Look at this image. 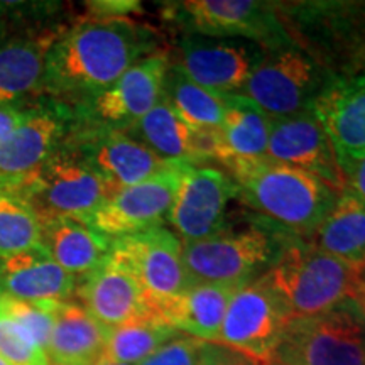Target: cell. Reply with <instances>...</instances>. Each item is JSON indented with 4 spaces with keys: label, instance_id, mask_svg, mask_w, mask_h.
<instances>
[{
    "label": "cell",
    "instance_id": "1",
    "mask_svg": "<svg viewBox=\"0 0 365 365\" xmlns=\"http://www.w3.org/2000/svg\"><path fill=\"white\" fill-rule=\"evenodd\" d=\"M156 38L129 17H90L61 33L48 51L41 95L76 105L153 54Z\"/></svg>",
    "mask_w": 365,
    "mask_h": 365
},
{
    "label": "cell",
    "instance_id": "2",
    "mask_svg": "<svg viewBox=\"0 0 365 365\" xmlns=\"http://www.w3.org/2000/svg\"><path fill=\"white\" fill-rule=\"evenodd\" d=\"M227 170L242 202L291 235H313L340 195L314 175L267 158Z\"/></svg>",
    "mask_w": 365,
    "mask_h": 365
},
{
    "label": "cell",
    "instance_id": "3",
    "mask_svg": "<svg viewBox=\"0 0 365 365\" xmlns=\"http://www.w3.org/2000/svg\"><path fill=\"white\" fill-rule=\"evenodd\" d=\"M296 46L336 78L365 73V2H276Z\"/></svg>",
    "mask_w": 365,
    "mask_h": 365
},
{
    "label": "cell",
    "instance_id": "4",
    "mask_svg": "<svg viewBox=\"0 0 365 365\" xmlns=\"http://www.w3.org/2000/svg\"><path fill=\"white\" fill-rule=\"evenodd\" d=\"M291 319L314 317L350 299L362 272L313 244L291 239L264 272Z\"/></svg>",
    "mask_w": 365,
    "mask_h": 365
},
{
    "label": "cell",
    "instance_id": "5",
    "mask_svg": "<svg viewBox=\"0 0 365 365\" xmlns=\"http://www.w3.org/2000/svg\"><path fill=\"white\" fill-rule=\"evenodd\" d=\"M276 225L252 223L227 228L202 240L182 242V264L190 284H249L269 271L291 239Z\"/></svg>",
    "mask_w": 365,
    "mask_h": 365
},
{
    "label": "cell",
    "instance_id": "6",
    "mask_svg": "<svg viewBox=\"0 0 365 365\" xmlns=\"http://www.w3.org/2000/svg\"><path fill=\"white\" fill-rule=\"evenodd\" d=\"M166 12L168 19L176 22L186 34L249 41L267 53L294 44L277 12L276 2L188 0L168 4Z\"/></svg>",
    "mask_w": 365,
    "mask_h": 365
},
{
    "label": "cell",
    "instance_id": "7",
    "mask_svg": "<svg viewBox=\"0 0 365 365\" xmlns=\"http://www.w3.org/2000/svg\"><path fill=\"white\" fill-rule=\"evenodd\" d=\"M282 365H365V318L352 299L291 319L277 349Z\"/></svg>",
    "mask_w": 365,
    "mask_h": 365
},
{
    "label": "cell",
    "instance_id": "8",
    "mask_svg": "<svg viewBox=\"0 0 365 365\" xmlns=\"http://www.w3.org/2000/svg\"><path fill=\"white\" fill-rule=\"evenodd\" d=\"M336 76L299 46L267 53L255 68L242 95L271 118L312 110L313 103Z\"/></svg>",
    "mask_w": 365,
    "mask_h": 365
},
{
    "label": "cell",
    "instance_id": "9",
    "mask_svg": "<svg viewBox=\"0 0 365 365\" xmlns=\"http://www.w3.org/2000/svg\"><path fill=\"white\" fill-rule=\"evenodd\" d=\"M17 195L33 205L39 218L73 217L85 222L115 191L63 143Z\"/></svg>",
    "mask_w": 365,
    "mask_h": 365
},
{
    "label": "cell",
    "instance_id": "10",
    "mask_svg": "<svg viewBox=\"0 0 365 365\" xmlns=\"http://www.w3.org/2000/svg\"><path fill=\"white\" fill-rule=\"evenodd\" d=\"M73 125L71 105L46 95L29 100L22 124L0 143V190L19 193L24 182L65 143Z\"/></svg>",
    "mask_w": 365,
    "mask_h": 365
},
{
    "label": "cell",
    "instance_id": "11",
    "mask_svg": "<svg viewBox=\"0 0 365 365\" xmlns=\"http://www.w3.org/2000/svg\"><path fill=\"white\" fill-rule=\"evenodd\" d=\"M289 322L284 304L262 274L232 296L215 344L271 365Z\"/></svg>",
    "mask_w": 365,
    "mask_h": 365
},
{
    "label": "cell",
    "instance_id": "12",
    "mask_svg": "<svg viewBox=\"0 0 365 365\" xmlns=\"http://www.w3.org/2000/svg\"><path fill=\"white\" fill-rule=\"evenodd\" d=\"M170 65L166 53H153L140 59L100 93L71 105L75 125L130 129L163 98Z\"/></svg>",
    "mask_w": 365,
    "mask_h": 365
},
{
    "label": "cell",
    "instance_id": "13",
    "mask_svg": "<svg viewBox=\"0 0 365 365\" xmlns=\"http://www.w3.org/2000/svg\"><path fill=\"white\" fill-rule=\"evenodd\" d=\"M112 250L134 272L154 317L191 286L182 264V240L170 228L120 237L112 240Z\"/></svg>",
    "mask_w": 365,
    "mask_h": 365
},
{
    "label": "cell",
    "instance_id": "14",
    "mask_svg": "<svg viewBox=\"0 0 365 365\" xmlns=\"http://www.w3.org/2000/svg\"><path fill=\"white\" fill-rule=\"evenodd\" d=\"M65 143L102 176L115 193L176 164V161L158 156L125 130L73 125Z\"/></svg>",
    "mask_w": 365,
    "mask_h": 365
},
{
    "label": "cell",
    "instance_id": "15",
    "mask_svg": "<svg viewBox=\"0 0 365 365\" xmlns=\"http://www.w3.org/2000/svg\"><path fill=\"white\" fill-rule=\"evenodd\" d=\"M185 164L176 163L148 180L117 191L85 222L110 240L163 227L161 223L170 217Z\"/></svg>",
    "mask_w": 365,
    "mask_h": 365
},
{
    "label": "cell",
    "instance_id": "16",
    "mask_svg": "<svg viewBox=\"0 0 365 365\" xmlns=\"http://www.w3.org/2000/svg\"><path fill=\"white\" fill-rule=\"evenodd\" d=\"M178 51L175 65L195 83L218 95L244 90L267 54L266 49L249 41L202 36H186L178 44Z\"/></svg>",
    "mask_w": 365,
    "mask_h": 365
},
{
    "label": "cell",
    "instance_id": "17",
    "mask_svg": "<svg viewBox=\"0 0 365 365\" xmlns=\"http://www.w3.org/2000/svg\"><path fill=\"white\" fill-rule=\"evenodd\" d=\"M234 198L239 188L227 173L185 164L168 220L182 242L207 239L225 227Z\"/></svg>",
    "mask_w": 365,
    "mask_h": 365
},
{
    "label": "cell",
    "instance_id": "18",
    "mask_svg": "<svg viewBox=\"0 0 365 365\" xmlns=\"http://www.w3.org/2000/svg\"><path fill=\"white\" fill-rule=\"evenodd\" d=\"M266 158L314 175L339 193L345 190L330 139L312 110L271 118Z\"/></svg>",
    "mask_w": 365,
    "mask_h": 365
},
{
    "label": "cell",
    "instance_id": "19",
    "mask_svg": "<svg viewBox=\"0 0 365 365\" xmlns=\"http://www.w3.org/2000/svg\"><path fill=\"white\" fill-rule=\"evenodd\" d=\"M345 181L365 158V73L335 78L313 103Z\"/></svg>",
    "mask_w": 365,
    "mask_h": 365
},
{
    "label": "cell",
    "instance_id": "20",
    "mask_svg": "<svg viewBox=\"0 0 365 365\" xmlns=\"http://www.w3.org/2000/svg\"><path fill=\"white\" fill-rule=\"evenodd\" d=\"M75 293L81 307L108 330L154 317L134 272L112 249L93 271L81 277Z\"/></svg>",
    "mask_w": 365,
    "mask_h": 365
},
{
    "label": "cell",
    "instance_id": "21",
    "mask_svg": "<svg viewBox=\"0 0 365 365\" xmlns=\"http://www.w3.org/2000/svg\"><path fill=\"white\" fill-rule=\"evenodd\" d=\"M59 36L56 27L0 24V105L39 97L46 56Z\"/></svg>",
    "mask_w": 365,
    "mask_h": 365
},
{
    "label": "cell",
    "instance_id": "22",
    "mask_svg": "<svg viewBox=\"0 0 365 365\" xmlns=\"http://www.w3.org/2000/svg\"><path fill=\"white\" fill-rule=\"evenodd\" d=\"M168 161L196 164L215 159L218 130L195 129L178 115L166 98L159 100L137 124L125 130Z\"/></svg>",
    "mask_w": 365,
    "mask_h": 365
},
{
    "label": "cell",
    "instance_id": "23",
    "mask_svg": "<svg viewBox=\"0 0 365 365\" xmlns=\"http://www.w3.org/2000/svg\"><path fill=\"white\" fill-rule=\"evenodd\" d=\"M76 284V277L59 266L41 244L0 257V298L61 303L75 294Z\"/></svg>",
    "mask_w": 365,
    "mask_h": 365
},
{
    "label": "cell",
    "instance_id": "24",
    "mask_svg": "<svg viewBox=\"0 0 365 365\" xmlns=\"http://www.w3.org/2000/svg\"><path fill=\"white\" fill-rule=\"evenodd\" d=\"M245 284L203 282L191 284L159 309L156 318L200 341H215L232 296Z\"/></svg>",
    "mask_w": 365,
    "mask_h": 365
},
{
    "label": "cell",
    "instance_id": "25",
    "mask_svg": "<svg viewBox=\"0 0 365 365\" xmlns=\"http://www.w3.org/2000/svg\"><path fill=\"white\" fill-rule=\"evenodd\" d=\"M41 245L66 272L83 277L110 254L112 240L80 218L44 217Z\"/></svg>",
    "mask_w": 365,
    "mask_h": 365
},
{
    "label": "cell",
    "instance_id": "26",
    "mask_svg": "<svg viewBox=\"0 0 365 365\" xmlns=\"http://www.w3.org/2000/svg\"><path fill=\"white\" fill-rule=\"evenodd\" d=\"M269 132L271 117L261 107L242 93L225 95V117L218 130L215 161L228 168L266 158Z\"/></svg>",
    "mask_w": 365,
    "mask_h": 365
},
{
    "label": "cell",
    "instance_id": "27",
    "mask_svg": "<svg viewBox=\"0 0 365 365\" xmlns=\"http://www.w3.org/2000/svg\"><path fill=\"white\" fill-rule=\"evenodd\" d=\"M108 328L73 301H63L54 312L48 359L53 365H95L107 344Z\"/></svg>",
    "mask_w": 365,
    "mask_h": 365
},
{
    "label": "cell",
    "instance_id": "28",
    "mask_svg": "<svg viewBox=\"0 0 365 365\" xmlns=\"http://www.w3.org/2000/svg\"><path fill=\"white\" fill-rule=\"evenodd\" d=\"M312 237L309 244L322 252L365 272V203L349 190L339 195Z\"/></svg>",
    "mask_w": 365,
    "mask_h": 365
},
{
    "label": "cell",
    "instance_id": "29",
    "mask_svg": "<svg viewBox=\"0 0 365 365\" xmlns=\"http://www.w3.org/2000/svg\"><path fill=\"white\" fill-rule=\"evenodd\" d=\"M163 95L178 115L195 129H222L225 117V95L213 93L195 83L176 65H170Z\"/></svg>",
    "mask_w": 365,
    "mask_h": 365
},
{
    "label": "cell",
    "instance_id": "30",
    "mask_svg": "<svg viewBox=\"0 0 365 365\" xmlns=\"http://www.w3.org/2000/svg\"><path fill=\"white\" fill-rule=\"evenodd\" d=\"M178 333L156 317L135 319L108 330L103 355L117 362L139 365L161 346L178 339Z\"/></svg>",
    "mask_w": 365,
    "mask_h": 365
},
{
    "label": "cell",
    "instance_id": "31",
    "mask_svg": "<svg viewBox=\"0 0 365 365\" xmlns=\"http://www.w3.org/2000/svg\"><path fill=\"white\" fill-rule=\"evenodd\" d=\"M41 244V218L33 205L12 191L0 190V257Z\"/></svg>",
    "mask_w": 365,
    "mask_h": 365
},
{
    "label": "cell",
    "instance_id": "32",
    "mask_svg": "<svg viewBox=\"0 0 365 365\" xmlns=\"http://www.w3.org/2000/svg\"><path fill=\"white\" fill-rule=\"evenodd\" d=\"M0 357L11 365H51L33 336L4 312L0 303Z\"/></svg>",
    "mask_w": 365,
    "mask_h": 365
},
{
    "label": "cell",
    "instance_id": "33",
    "mask_svg": "<svg viewBox=\"0 0 365 365\" xmlns=\"http://www.w3.org/2000/svg\"><path fill=\"white\" fill-rule=\"evenodd\" d=\"M4 312L11 317L17 325L33 336L36 344L48 354L49 339L54 325V312L59 303H29L12 298H0ZM63 303V301H61Z\"/></svg>",
    "mask_w": 365,
    "mask_h": 365
},
{
    "label": "cell",
    "instance_id": "34",
    "mask_svg": "<svg viewBox=\"0 0 365 365\" xmlns=\"http://www.w3.org/2000/svg\"><path fill=\"white\" fill-rule=\"evenodd\" d=\"M202 341L191 336H178L139 365H198V352Z\"/></svg>",
    "mask_w": 365,
    "mask_h": 365
},
{
    "label": "cell",
    "instance_id": "35",
    "mask_svg": "<svg viewBox=\"0 0 365 365\" xmlns=\"http://www.w3.org/2000/svg\"><path fill=\"white\" fill-rule=\"evenodd\" d=\"M198 365H261L244 354L228 349L225 345L202 341L198 352Z\"/></svg>",
    "mask_w": 365,
    "mask_h": 365
},
{
    "label": "cell",
    "instance_id": "36",
    "mask_svg": "<svg viewBox=\"0 0 365 365\" xmlns=\"http://www.w3.org/2000/svg\"><path fill=\"white\" fill-rule=\"evenodd\" d=\"M91 17L98 19H112V17H127L132 12L140 9V4L135 0H95L85 4Z\"/></svg>",
    "mask_w": 365,
    "mask_h": 365
},
{
    "label": "cell",
    "instance_id": "37",
    "mask_svg": "<svg viewBox=\"0 0 365 365\" xmlns=\"http://www.w3.org/2000/svg\"><path fill=\"white\" fill-rule=\"evenodd\" d=\"M26 110L27 102L19 105H0V143H4L22 124Z\"/></svg>",
    "mask_w": 365,
    "mask_h": 365
},
{
    "label": "cell",
    "instance_id": "38",
    "mask_svg": "<svg viewBox=\"0 0 365 365\" xmlns=\"http://www.w3.org/2000/svg\"><path fill=\"white\" fill-rule=\"evenodd\" d=\"M345 190H349L350 193H354L359 200H362L365 203V158L346 176Z\"/></svg>",
    "mask_w": 365,
    "mask_h": 365
},
{
    "label": "cell",
    "instance_id": "39",
    "mask_svg": "<svg viewBox=\"0 0 365 365\" xmlns=\"http://www.w3.org/2000/svg\"><path fill=\"white\" fill-rule=\"evenodd\" d=\"M350 299L357 304L360 313H362L365 318V277L364 276L360 277V279L357 281V284L354 286L352 293H350Z\"/></svg>",
    "mask_w": 365,
    "mask_h": 365
},
{
    "label": "cell",
    "instance_id": "40",
    "mask_svg": "<svg viewBox=\"0 0 365 365\" xmlns=\"http://www.w3.org/2000/svg\"><path fill=\"white\" fill-rule=\"evenodd\" d=\"M97 365H132V364L117 362V360H112V359H108V357H105V355H102V357L97 360Z\"/></svg>",
    "mask_w": 365,
    "mask_h": 365
},
{
    "label": "cell",
    "instance_id": "41",
    "mask_svg": "<svg viewBox=\"0 0 365 365\" xmlns=\"http://www.w3.org/2000/svg\"><path fill=\"white\" fill-rule=\"evenodd\" d=\"M7 17H9V4L0 2V21L7 19Z\"/></svg>",
    "mask_w": 365,
    "mask_h": 365
},
{
    "label": "cell",
    "instance_id": "42",
    "mask_svg": "<svg viewBox=\"0 0 365 365\" xmlns=\"http://www.w3.org/2000/svg\"><path fill=\"white\" fill-rule=\"evenodd\" d=\"M0 365H11V364H7V362H6V360H4L2 357H0Z\"/></svg>",
    "mask_w": 365,
    "mask_h": 365
},
{
    "label": "cell",
    "instance_id": "43",
    "mask_svg": "<svg viewBox=\"0 0 365 365\" xmlns=\"http://www.w3.org/2000/svg\"><path fill=\"white\" fill-rule=\"evenodd\" d=\"M271 365H282V364H279V362H276V360H274V362H272Z\"/></svg>",
    "mask_w": 365,
    "mask_h": 365
},
{
    "label": "cell",
    "instance_id": "44",
    "mask_svg": "<svg viewBox=\"0 0 365 365\" xmlns=\"http://www.w3.org/2000/svg\"><path fill=\"white\" fill-rule=\"evenodd\" d=\"M362 276H365V272H364V274H362Z\"/></svg>",
    "mask_w": 365,
    "mask_h": 365
},
{
    "label": "cell",
    "instance_id": "45",
    "mask_svg": "<svg viewBox=\"0 0 365 365\" xmlns=\"http://www.w3.org/2000/svg\"><path fill=\"white\" fill-rule=\"evenodd\" d=\"M95 365H97V362H95Z\"/></svg>",
    "mask_w": 365,
    "mask_h": 365
},
{
    "label": "cell",
    "instance_id": "46",
    "mask_svg": "<svg viewBox=\"0 0 365 365\" xmlns=\"http://www.w3.org/2000/svg\"><path fill=\"white\" fill-rule=\"evenodd\" d=\"M364 277H365V276H364Z\"/></svg>",
    "mask_w": 365,
    "mask_h": 365
}]
</instances>
